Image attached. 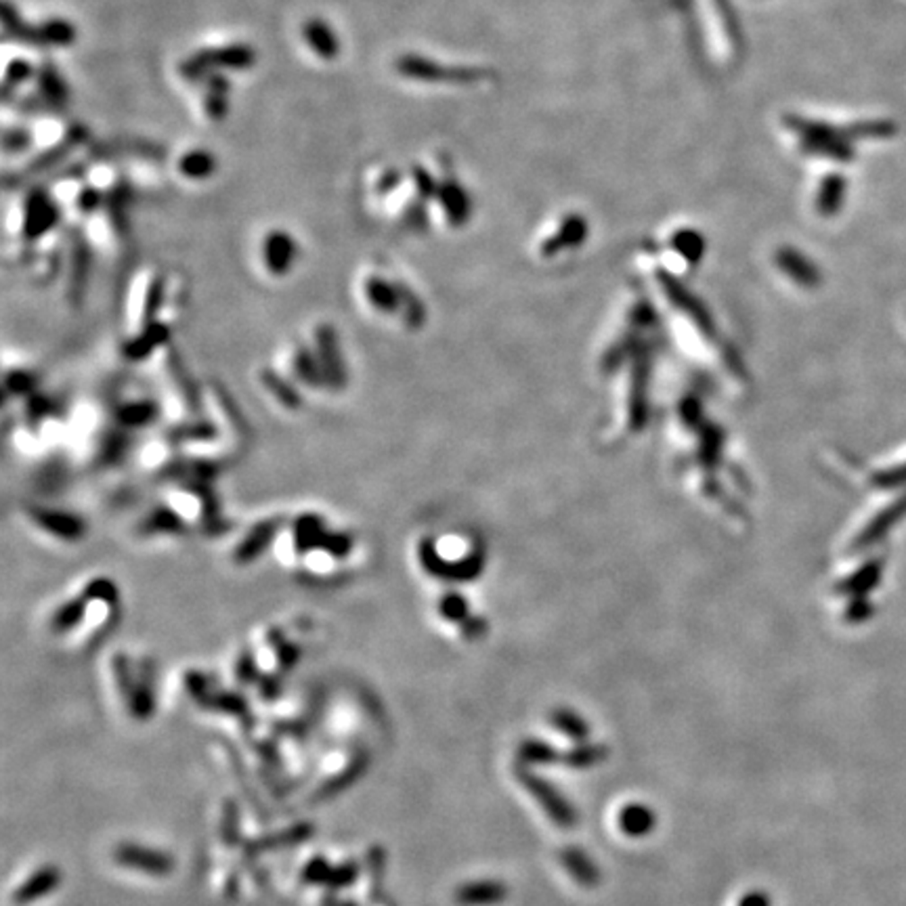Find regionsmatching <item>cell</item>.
<instances>
[{"mask_svg": "<svg viewBox=\"0 0 906 906\" xmlns=\"http://www.w3.org/2000/svg\"><path fill=\"white\" fill-rule=\"evenodd\" d=\"M290 575L318 588L351 579L363 564V536L324 510L282 514L271 554Z\"/></svg>", "mask_w": 906, "mask_h": 906, "instance_id": "obj_1", "label": "cell"}, {"mask_svg": "<svg viewBox=\"0 0 906 906\" xmlns=\"http://www.w3.org/2000/svg\"><path fill=\"white\" fill-rule=\"evenodd\" d=\"M185 302L187 288L179 273L143 266L128 285L122 355L130 363H145L158 353L169 351L185 318Z\"/></svg>", "mask_w": 906, "mask_h": 906, "instance_id": "obj_2", "label": "cell"}, {"mask_svg": "<svg viewBox=\"0 0 906 906\" xmlns=\"http://www.w3.org/2000/svg\"><path fill=\"white\" fill-rule=\"evenodd\" d=\"M279 374L302 395H338L349 387L351 368L338 330L315 324L279 349L273 363Z\"/></svg>", "mask_w": 906, "mask_h": 906, "instance_id": "obj_3", "label": "cell"}, {"mask_svg": "<svg viewBox=\"0 0 906 906\" xmlns=\"http://www.w3.org/2000/svg\"><path fill=\"white\" fill-rule=\"evenodd\" d=\"M122 611V589L111 575L92 573L78 579L55 600L47 628L61 640H91L116 623Z\"/></svg>", "mask_w": 906, "mask_h": 906, "instance_id": "obj_4", "label": "cell"}, {"mask_svg": "<svg viewBox=\"0 0 906 906\" xmlns=\"http://www.w3.org/2000/svg\"><path fill=\"white\" fill-rule=\"evenodd\" d=\"M353 296L359 309L382 326L418 332L426 324V305L420 292L384 263H371L357 273Z\"/></svg>", "mask_w": 906, "mask_h": 906, "instance_id": "obj_5", "label": "cell"}, {"mask_svg": "<svg viewBox=\"0 0 906 906\" xmlns=\"http://www.w3.org/2000/svg\"><path fill=\"white\" fill-rule=\"evenodd\" d=\"M780 133L787 143H793L799 156L812 160H829V162H849L854 158V139H884L893 133L890 122H856L849 126H840L816 118L783 111L779 118Z\"/></svg>", "mask_w": 906, "mask_h": 906, "instance_id": "obj_6", "label": "cell"}, {"mask_svg": "<svg viewBox=\"0 0 906 906\" xmlns=\"http://www.w3.org/2000/svg\"><path fill=\"white\" fill-rule=\"evenodd\" d=\"M473 536L462 531H431L415 537L412 556L415 569L439 586L456 588L481 573V552Z\"/></svg>", "mask_w": 906, "mask_h": 906, "instance_id": "obj_7", "label": "cell"}, {"mask_svg": "<svg viewBox=\"0 0 906 906\" xmlns=\"http://www.w3.org/2000/svg\"><path fill=\"white\" fill-rule=\"evenodd\" d=\"M393 72L403 83L432 89H473L492 83L493 74L485 65L456 64L422 53H401L393 61Z\"/></svg>", "mask_w": 906, "mask_h": 906, "instance_id": "obj_8", "label": "cell"}, {"mask_svg": "<svg viewBox=\"0 0 906 906\" xmlns=\"http://www.w3.org/2000/svg\"><path fill=\"white\" fill-rule=\"evenodd\" d=\"M432 169V196H431V222L447 229V231H456V229L466 227L473 219V194L466 189L456 172L445 158L434 156L431 162Z\"/></svg>", "mask_w": 906, "mask_h": 906, "instance_id": "obj_9", "label": "cell"}, {"mask_svg": "<svg viewBox=\"0 0 906 906\" xmlns=\"http://www.w3.org/2000/svg\"><path fill=\"white\" fill-rule=\"evenodd\" d=\"M22 520L34 537L45 539L57 548H72V545L86 542V537H89L86 518L72 510H64V508L40 504L26 506L22 510Z\"/></svg>", "mask_w": 906, "mask_h": 906, "instance_id": "obj_10", "label": "cell"}, {"mask_svg": "<svg viewBox=\"0 0 906 906\" xmlns=\"http://www.w3.org/2000/svg\"><path fill=\"white\" fill-rule=\"evenodd\" d=\"M589 240V219L579 210L569 208L545 222L536 241V254L544 260L561 258Z\"/></svg>", "mask_w": 906, "mask_h": 906, "instance_id": "obj_11", "label": "cell"}, {"mask_svg": "<svg viewBox=\"0 0 906 906\" xmlns=\"http://www.w3.org/2000/svg\"><path fill=\"white\" fill-rule=\"evenodd\" d=\"M302 252L288 229H266L254 246V265L271 282H283L296 271Z\"/></svg>", "mask_w": 906, "mask_h": 906, "instance_id": "obj_12", "label": "cell"}, {"mask_svg": "<svg viewBox=\"0 0 906 906\" xmlns=\"http://www.w3.org/2000/svg\"><path fill=\"white\" fill-rule=\"evenodd\" d=\"M699 20L703 23L707 45L718 59L728 61L736 55L738 34L726 0H694Z\"/></svg>", "mask_w": 906, "mask_h": 906, "instance_id": "obj_13", "label": "cell"}, {"mask_svg": "<svg viewBox=\"0 0 906 906\" xmlns=\"http://www.w3.org/2000/svg\"><path fill=\"white\" fill-rule=\"evenodd\" d=\"M298 39L305 53L318 64H334L340 57V40L332 26L319 17L307 20L298 28Z\"/></svg>", "mask_w": 906, "mask_h": 906, "instance_id": "obj_14", "label": "cell"}, {"mask_svg": "<svg viewBox=\"0 0 906 906\" xmlns=\"http://www.w3.org/2000/svg\"><path fill=\"white\" fill-rule=\"evenodd\" d=\"M774 266L785 279H791L799 288H815L821 283V271L808 254L797 250L796 246H779L774 250Z\"/></svg>", "mask_w": 906, "mask_h": 906, "instance_id": "obj_15", "label": "cell"}, {"mask_svg": "<svg viewBox=\"0 0 906 906\" xmlns=\"http://www.w3.org/2000/svg\"><path fill=\"white\" fill-rule=\"evenodd\" d=\"M663 252L672 254L684 265H697L707 252L705 235L693 225H674L663 240Z\"/></svg>", "mask_w": 906, "mask_h": 906, "instance_id": "obj_16", "label": "cell"}, {"mask_svg": "<svg viewBox=\"0 0 906 906\" xmlns=\"http://www.w3.org/2000/svg\"><path fill=\"white\" fill-rule=\"evenodd\" d=\"M848 196V179L841 172H827L816 181L812 194V208L818 216L831 219L843 208Z\"/></svg>", "mask_w": 906, "mask_h": 906, "instance_id": "obj_17", "label": "cell"}, {"mask_svg": "<svg viewBox=\"0 0 906 906\" xmlns=\"http://www.w3.org/2000/svg\"><path fill=\"white\" fill-rule=\"evenodd\" d=\"M175 172L185 183H204L216 172V160L208 149H183L175 158Z\"/></svg>", "mask_w": 906, "mask_h": 906, "instance_id": "obj_18", "label": "cell"}, {"mask_svg": "<svg viewBox=\"0 0 906 906\" xmlns=\"http://www.w3.org/2000/svg\"><path fill=\"white\" fill-rule=\"evenodd\" d=\"M904 514H906V495H902V498H900L896 504H892L890 508H887V510L877 514V518H875L873 523L860 533V539L856 545H858V548H868V545L877 544L879 539L884 537L885 533L890 531L892 527L904 517Z\"/></svg>", "mask_w": 906, "mask_h": 906, "instance_id": "obj_19", "label": "cell"}, {"mask_svg": "<svg viewBox=\"0 0 906 906\" xmlns=\"http://www.w3.org/2000/svg\"><path fill=\"white\" fill-rule=\"evenodd\" d=\"M879 575H881V564L871 562V564H867V567H862L858 573L852 577V579H848L846 583H843V589H846V592H852V594H860V592H865V589L873 588L875 581L879 579Z\"/></svg>", "mask_w": 906, "mask_h": 906, "instance_id": "obj_20", "label": "cell"}, {"mask_svg": "<svg viewBox=\"0 0 906 906\" xmlns=\"http://www.w3.org/2000/svg\"><path fill=\"white\" fill-rule=\"evenodd\" d=\"M623 824H625V829L632 831V833H644V831L650 827V816L644 808H638V810L632 808V810L625 812Z\"/></svg>", "mask_w": 906, "mask_h": 906, "instance_id": "obj_21", "label": "cell"}, {"mask_svg": "<svg viewBox=\"0 0 906 906\" xmlns=\"http://www.w3.org/2000/svg\"><path fill=\"white\" fill-rule=\"evenodd\" d=\"M875 483H877V487H881V489L906 485V464H902V466H898L893 470L879 473L877 476H875Z\"/></svg>", "mask_w": 906, "mask_h": 906, "instance_id": "obj_22", "label": "cell"}]
</instances>
